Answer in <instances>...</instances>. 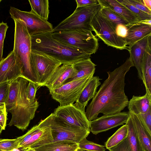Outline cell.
Listing matches in <instances>:
<instances>
[{
  "label": "cell",
  "instance_id": "cell-33",
  "mask_svg": "<svg viewBox=\"0 0 151 151\" xmlns=\"http://www.w3.org/2000/svg\"><path fill=\"white\" fill-rule=\"evenodd\" d=\"M19 139H0V151H12L14 148L18 149Z\"/></svg>",
  "mask_w": 151,
  "mask_h": 151
},
{
  "label": "cell",
  "instance_id": "cell-12",
  "mask_svg": "<svg viewBox=\"0 0 151 151\" xmlns=\"http://www.w3.org/2000/svg\"><path fill=\"white\" fill-rule=\"evenodd\" d=\"M53 113L71 126L90 131V121L87 118L85 111L77 107L74 104L59 106Z\"/></svg>",
  "mask_w": 151,
  "mask_h": 151
},
{
  "label": "cell",
  "instance_id": "cell-42",
  "mask_svg": "<svg viewBox=\"0 0 151 151\" xmlns=\"http://www.w3.org/2000/svg\"><path fill=\"white\" fill-rule=\"evenodd\" d=\"M116 31L117 34L119 36L123 38L127 35V28L126 25H119L116 26Z\"/></svg>",
  "mask_w": 151,
  "mask_h": 151
},
{
  "label": "cell",
  "instance_id": "cell-27",
  "mask_svg": "<svg viewBox=\"0 0 151 151\" xmlns=\"http://www.w3.org/2000/svg\"><path fill=\"white\" fill-rule=\"evenodd\" d=\"M31 7V11L40 17L47 20L50 13L48 0L28 1Z\"/></svg>",
  "mask_w": 151,
  "mask_h": 151
},
{
  "label": "cell",
  "instance_id": "cell-49",
  "mask_svg": "<svg viewBox=\"0 0 151 151\" xmlns=\"http://www.w3.org/2000/svg\"><path fill=\"white\" fill-rule=\"evenodd\" d=\"M108 150H109V151H113L111 149H108Z\"/></svg>",
  "mask_w": 151,
  "mask_h": 151
},
{
  "label": "cell",
  "instance_id": "cell-4",
  "mask_svg": "<svg viewBox=\"0 0 151 151\" xmlns=\"http://www.w3.org/2000/svg\"><path fill=\"white\" fill-rule=\"evenodd\" d=\"M19 79L18 94L14 106L8 112L12 115L8 125L9 126H14L24 131L34 118L39 104L36 98L33 102L28 101L26 94L28 81L21 76H19Z\"/></svg>",
  "mask_w": 151,
  "mask_h": 151
},
{
  "label": "cell",
  "instance_id": "cell-1",
  "mask_svg": "<svg viewBox=\"0 0 151 151\" xmlns=\"http://www.w3.org/2000/svg\"><path fill=\"white\" fill-rule=\"evenodd\" d=\"M133 66L130 56L113 71L107 72V78L87 107L85 114L89 121L97 119L100 113L104 115L114 114L121 112L127 106L129 100L124 91L125 76Z\"/></svg>",
  "mask_w": 151,
  "mask_h": 151
},
{
  "label": "cell",
  "instance_id": "cell-13",
  "mask_svg": "<svg viewBox=\"0 0 151 151\" xmlns=\"http://www.w3.org/2000/svg\"><path fill=\"white\" fill-rule=\"evenodd\" d=\"M129 111L122 112L116 114L104 115L90 121V132L94 134L108 130L127 121L129 116Z\"/></svg>",
  "mask_w": 151,
  "mask_h": 151
},
{
  "label": "cell",
  "instance_id": "cell-37",
  "mask_svg": "<svg viewBox=\"0 0 151 151\" xmlns=\"http://www.w3.org/2000/svg\"><path fill=\"white\" fill-rule=\"evenodd\" d=\"M8 26L3 21L0 23V62L3 59L4 42Z\"/></svg>",
  "mask_w": 151,
  "mask_h": 151
},
{
  "label": "cell",
  "instance_id": "cell-24",
  "mask_svg": "<svg viewBox=\"0 0 151 151\" xmlns=\"http://www.w3.org/2000/svg\"><path fill=\"white\" fill-rule=\"evenodd\" d=\"M144 151H151V135L143 126L137 115L129 112Z\"/></svg>",
  "mask_w": 151,
  "mask_h": 151
},
{
  "label": "cell",
  "instance_id": "cell-50",
  "mask_svg": "<svg viewBox=\"0 0 151 151\" xmlns=\"http://www.w3.org/2000/svg\"><path fill=\"white\" fill-rule=\"evenodd\" d=\"M2 1V0H0V2Z\"/></svg>",
  "mask_w": 151,
  "mask_h": 151
},
{
  "label": "cell",
  "instance_id": "cell-26",
  "mask_svg": "<svg viewBox=\"0 0 151 151\" xmlns=\"http://www.w3.org/2000/svg\"><path fill=\"white\" fill-rule=\"evenodd\" d=\"M125 124L127 126L128 130L127 138L132 151H144L129 114Z\"/></svg>",
  "mask_w": 151,
  "mask_h": 151
},
{
  "label": "cell",
  "instance_id": "cell-14",
  "mask_svg": "<svg viewBox=\"0 0 151 151\" xmlns=\"http://www.w3.org/2000/svg\"><path fill=\"white\" fill-rule=\"evenodd\" d=\"M29 130V139L21 148L22 150L29 147L35 148L53 141L51 127L44 119Z\"/></svg>",
  "mask_w": 151,
  "mask_h": 151
},
{
  "label": "cell",
  "instance_id": "cell-46",
  "mask_svg": "<svg viewBox=\"0 0 151 151\" xmlns=\"http://www.w3.org/2000/svg\"><path fill=\"white\" fill-rule=\"evenodd\" d=\"M12 151H20L18 148H14L13 149Z\"/></svg>",
  "mask_w": 151,
  "mask_h": 151
},
{
  "label": "cell",
  "instance_id": "cell-35",
  "mask_svg": "<svg viewBox=\"0 0 151 151\" xmlns=\"http://www.w3.org/2000/svg\"><path fill=\"white\" fill-rule=\"evenodd\" d=\"M26 90V94L27 100L30 102L34 101L37 88L39 87L34 83L28 81Z\"/></svg>",
  "mask_w": 151,
  "mask_h": 151
},
{
  "label": "cell",
  "instance_id": "cell-31",
  "mask_svg": "<svg viewBox=\"0 0 151 151\" xmlns=\"http://www.w3.org/2000/svg\"><path fill=\"white\" fill-rule=\"evenodd\" d=\"M80 149L86 151H106L104 146L87 140L85 138L78 143Z\"/></svg>",
  "mask_w": 151,
  "mask_h": 151
},
{
  "label": "cell",
  "instance_id": "cell-17",
  "mask_svg": "<svg viewBox=\"0 0 151 151\" xmlns=\"http://www.w3.org/2000/svg\"><path fill=\"white\" fill-rule=\"evenodd\" d=\"M151 35L147 36L128 48L134 66L136 68L139 79L142 80L141 70V63L145 50L150 42Z\"/></svg>",
  "mask_w": 151,
  "mask_h": 151
},
{
  "label": "cell",
  "instance_id": "cell-47",
  "mask_svg": "<svg viewBox=\"0 0 151 151\" xmlns=\"http://www.w3.org/2000/svg\"><path fill=\"white\" fill-rule=\"evenodd\" d=\"M3 130V129L2 127L0 126V134L2 130Z\"/></svg>",
  "mask_w": 151,
  "mask_h": 151
},
{
  "label": "cell",
  "instance_id": "cell-21",
  "mask_svg": "<svg viewBox=\"0 0 151 151\" xmlns=\"http://www.w3.org/2000/svg\"><path fill=\"white\" fill-rule=\"evenodd\" d=\"M101 5L107 6L124 18L129 23L141 21L140 18L117 0H98Z\"/></svg>",
  "mask_w": 151,
  "mask_h": 151
},
{
  "label": "cell",
  "instance_id": "cell-6",
  "mask_svg": "<svg viewBox=\"0 0 151 151\" xmlns=\"http://www.w3.org/2000/svg\"><path fill=\"white\" fill-rule=\"evenodd\" d=\"M101 7V5L99 3L93 5L76 7L70 15L53 28L50 33L73 29L92 32L91 22Z\"/></svg>",
  "mask_w": 151,
  "mask_h": 151
},
{
  "label": "cell",
  "instance_id": "cell-28",
  "mask_svg": "<svg viewBox=\"0 0 151 151\" xmlns=\"http://www.w3.org/2000/svg\"><path fill=\"white\" fill-rule=\"evenodd\" d=\"M101 6L99 12L116 27L119 25H126L129 23L124 18L109 7Z\"/></svg>",
  "mask_w": 151,
  "mask_h": 151
},
{
  "label": "cell",
  "instance_id": "cell-9",
  "mask_svg": "<svg viewBox=\"0 0 151 151\" xmlns=\"http://www.w3.org/2000/svg\"><path fill=\"white\" fill-rule=\"evenodd\" d=\"M93 74L65 83L58 88L49 90L52 97L59 103L60 106L73 104L78 100Z\"/></svg>",
  "mask_w": 151,
  "mask_h": 151
},
{
  "label": "cell",
  "instance_id": "cell-40",
  "mask_svg": "<svg viewBox=\"0 0 151 151\" xmlns=\"http://www.w3.org/2000/svg\"><path fill=\"white\" fill-rule=\"evenodd\" d=\"M7 112L5 105L0 106V126L5 130L7 119Z\"/></svg>",
  "mask_w": 151,
  "mask_h": 151
},
{
  "label": "cell",
  "instance_id": "cell-22",
  "mask_svg": "<svg viewBox=\"0 0 151 151\" xmlns=\"http://www.w3.org/2000/svg\"><path fill=\"white\" fill-rule=\"evenodd\" d=\"M141 70L146 92L151 96V41L149 43L142 60Z\"/></svg>",
  "mask_w": 151,
  "mask_h": 151
},
{
  "label": "cell",
  "instance_id": "cell-2",
  "mask_svg": "<svg viewBox=\"0 0 151 151\" xmlns=\"http://www.w3.org/2000/svg\"><path fill=\"white\" fill-rule=\"evenodd\" d=\"M31 37V50L51 57L62 64L72 65L91 57L89 54L56 40L50 32L38 34Z\"/></svg>",
  "mask_w": 151,
  "mask_h": 151
},
{
  "label": "cell",
  "instance_id": "cell-39",
  "mask_svg": "<svg viewBox=\"0 0 151 151\" xmlns=\"http://www.w3.org/2000/svg\"><path fill=\"white\" fill-rule=\"evenodd\" d=\"M127 1L139 9L151 15V10L146 7L141 0H127Z\"/></svg>",
  "mask_w": 151,
  "mask_h": 151
},
{
  "label": "cell",
  "instance_id": "cell-32",
  "mask_svg": "<svg viewBox=\"0 0 151 151\" xmlns=\"http://www.w3.org/2000/svg\"><path fill=\"white\" fill-rule=\"evenodd\" d=\"M117 0L138 16L141 21L145 20L151 19V15L139 9L128 2L127 0Z\"/></svg>",
  "mask_w": 151,
  "mask_h": 151
},
{
  "label": "cell",
  "instance_id": "cell-44",
  "mask_svg": "<svg viewBox=\"0 0 151 151\" xmlns=\"http://www.w3.org/2000/svg\"><path fill=\"white\" fill-rule=\"evenodd\" d=\"M140 22L146 24L151 25V19L145 20Z\"/></svg>",
  "mask_w": 151,
  "mask_h": 151
},
{
  "label": "cell",
  "instance_id": "cell-36",
  "mask_svg": "<svg viewBox=\"0 0 151 151\" xmlns=\"http://www.w3.org/2000/svg\"><path fill=\"white\" fill-rule=\"evenodd\" d=\"M10 82H5L0 84V106L5 105L6 100Z\"/></svg>",
  "mask_w": 151,
  "mask_h": 151
},
{
  "label": "cell",
  "instance_id": "cell-18",
  "mask_svg": "<svg viewBox=\"0 0 151 151\" xmlns=\"http://www.w3.org/2000/svg\"><path fill=\"white\" fill-rule=\"evenodd\" d=\"M73 70L71 65L63 64L56 70L44 86L49 90L60 87L71 76Z\"/></svg>",
  "mask_w": 151,
  "mask_h": 151
},
{
  "label": "cell",
  "instance_id": "cell-7",
  "mask_svg": "<svg viewBox=\"0 0 151 151\" xmlns=\"http://www.w3.org/2000/svg\"><path fill=\"white\" fill-rule=\"evenodd\" d=\"M91 26L96 36L108 46L128 50L124 39L117 34L116 27L99 12L92 20Z\"/></svg>",
  "mask_w": 151,
  "mask_h": 151
},
{
  "label": "cell",
  "instance_id": "cell-16",
  "mask_svg": "<svg viewBox=\"0 0 151 151\" xmlns=\"http://www.w3.org/2000/svg\"><path fill=\"white\" fill-rule=\"evenodd\" d=\"M126 26L127 35L123 39L127 49L142 38L151 35V25L138 22L128 23Z\"/></svg>",
  "mask_w": 151,
  "mask_h": 151
},
{
  "label": "cell",
  "instance_id": "cell-10",
  "mask_svg": "<svg viewBox=\"0 0 151 151\" xmlns=\"http://www.w3.org/2000/svg\"><path fill=\"white\" fill-rule=\"evenodd\" d=\"M11 17L14 20L20 19L25 23L30 36L38 34L51 32L53 29L51 23L43 19L31 11H21L11 6L9 10Z\"/></svg>",
  "mask_w": 151,
  "mask_h": 151
},
{
  "label": "cell",
  "instance_id": "cell-23",
  "mask_svg": "<svg viewBox=\"0 0 151 151\" xmlns=\"http://www.w3.org/2000/svg\"><path fill=\"white\" fill-rule=\"evenodd\" d=\"M129 112L136 115L147 112L151 107V96L147 93L141 96H133L127 105Z\"/></svg>",
  "mask_w": 151,
  "mask_h": 151
},
{
  "label": "cell",
  "instance_id": "cell-38",
  "mask_svg": "<svg viewBox=\"0 0 151 151\" xmlns=\"http://www.w3.org/2000/svg\"><path fill=\"white\" fill-rule=\"evenodd\" d=\"M110 149L113 151H132L127 137L119 143Z\"/></svg>",
  "mask_w": 151,
  "mask_h": 151
},
{
  "label": "cell",
  "instance_id": "cell-19",
  "mask_svg": "<svg viewBox=\"0 0 151 151\" xmlns=\"http://www.w3.org/2000/svg\"><path fill=\"white\" fill-rule=\"evenodd\" d=\"M71 65L73 69L72 73L64 83L94 74L96 65L90 58L74 63Z\"/></svg>",
  "mask_w": 151,
  "mask_h": 151
},
{
  "label": "cell",
  "instance_id": "cell-30",
  "mask_svg": "<svg viewBox=\"0 0 151 151\" xmlns=\"http://www.w3.org/2000/svg\"><path fill=\"white\" fill-rule=\"evenodd\" d=\"M128 130L126 124L118 129L106 142L105 146L109 149L117 145L127 137Z\"/></svg>",
  "mask_w": 151,
  "mask_h": 151
},
{
  "label": "cell",
  "instance_id": "cell-8",
  "mask_svg": "<svg viewBox=\"0 0 151 151\" xmlns=\"http://www.w3.org/2000/svg\"><path fill=\"white\" fill-rule=\"evenodd\" d=\"M44 119L51 127L53 141H69L78 144L86 138L90 132L64 123L53 113Z\"/></svg>",
  "mask_w": 151,
  "mask_h": 151
},
{
  "label": "cell",
  "instance_id": "cell-29",
  "mask_svg": "<svg viewBox=\"0 0 151 151\" xmlns=\"http://www.w3.org/2000/svg\"><path fill=\"white\" fill-rule=\"evenodd\" d=\"M19 76L10 82L7 99L5 103L8 112L14 106L17 99L19 88Z\"/></svg>",
  "mask_w": 151,
  "mask_h": 151
},
{
  "label": "cell",
  "instance_id": "cell-34",
  "mask_svg": "<svg viewBox=\"0 0 151 151\" xmlns=\"http://www.w3.org/2000/svg\"><path fill=\"white\" fill-rule=\"evenodd\" d=\"M137 115L143 126L151 135V107L147 112Z\"/></svg>",
  "mask_w": 151,
  "mask_h": 151
},
{
  "label": "cell",
  "instance_id": "cell-3",
  "mask_svg": "<svg viewBox=\"0 0 151 151\" xmlns=\"http://www.w3.org/2000/svg\"><path fill=\"white\" fill-rule=\"evenodd\" d=\"M14 20L15 31L13 50L16 63L20 70L21 76L39 87L37 75L32 65L30 60L31 36L23 21L19 19Z\"/></svg>",
  "mask_w": 151,
  "mask_h": 151
},
{
  "label": "cell",
  "instance_id": "cell-45",
  "mask_svg": "<svg viewBox=\"0 0 151 151\" xmlns=\"http://www.w3.org/2000/svg\"><path fill=\"white\" fill-rule=\"evenodd\" d=\"M23 151H37L34 148L29 147L22 150Z\"/></svg>",
  "mask_w": 151,
  "mask_h": 151
},
{
  "label": "cell",
  "instance_id": "cell-5",
  "mask_svg": "<svg viewBox=\"0 0 151 151\" xmlns=\"http://www.w3.org/2000/svg\"><path fill=\"white\" fill-rule=\"evenodd\" d=\"M51 33L56 40L91 55L95 53L99 47L98 39L91 31L73 29Z\"/></svg>",
  "mask_w": 151,
  "mask_h": 151
},
{
  "label": "cell",
  "instance_id": "cell-48",
  "mask_svg": "<svg viewBox=\"0 0 151 151\" xmlns=\"http://www.w3.org/2000/svg\"><path fill=\"white\" fill-rule=\"evenodd\" d=\"M84 151V150H81L80 149H78V150H76V151Z\"/></svg>",
  "mask_w": 151,
  "mask_h": 151
},
{
  "label": "cell",
  "instance_id": "cell-43",
  "mask_svg": "<svg viewBox=\"0 0 151 151\" xmlns=\"http://www.w3.org/2000/svg\"><path fill=\"white\" fill-rule=\"evenodd\" d=\"M142 3L147 8L151 10V0H141Z\"/></svg>",
  "mask_w": 151,
  "mask_h": 151
},
{
  "label": "cell",
  "instance_id": "cell-15",
  "mask_svg": "<svg viewBox=\"0 0 151 151\" xmlns=\"http://www.w3.org/2000/svg\"><path fill=\"white\" fill-rule=\"evenodd\" d=\"M20 76V70L16 63L14 53L12 50L0 62V84L10 82Z\"/></svg>",
  "mask_w": 151,
  "mask_h": 151
},
{
  "label": "cell",
  "instance_id": "cell-20",
  "mask_svg": "<svg viewBox=\"0 0 151 151\" xmlns=\"http://www.w3.org/2000/svg\"><path fill=\"white\" fill-rule=\"evenodd\" d=\"M100 80L98 76H93L74 104L76 106L85 111V107L88 101L93 98L97 92L98 87L101 84Z\"/></svg>",
  "mask_w": 151,
  "mask_h": 151
},
{
  "label": "cell",
  "instance_id": "cell-11",
  "mask_svg": "<svg viewBox=\"0 0 151 151\" xmlns=\"http://www.w3.org/2000/svg\"><path fill=\"white\" fill-rule=\"evenodd\" d=\"M30 60L37 76L39 87L44 86L62 64L55 59L39 52L31 50Z\"/></svg>",
  "mask_w": 151,
  "mask_h": 151
},
{
  "label": "cell",
  "instance_id": "cell-25",
  "mask_svg": "<svg viewBox=\"0 0 151 151\" xmlns=\"http://www.w3.org/2000/svg\"><path fill=\"white\" fill-rule=\"evenodd\" d=\"M37 151H76L78 144L69 141H53L34 148Z\"/></svg>",
  "mask_w": 151,
  "mask_h": 151
},
{
  "label": "cell",
  "instance_id": "cell-41",
  "mask_svg": "<svg viewBox=\"0 0 151 151\" xmlns=\"http://www.w3.org/2000/svg\"><path fill=\"white\" fill-rule=\"evenodd\" d=\"M77 7L98 4V0H76Z\"/></svg>",
  "mask_w": 151,
  "mask_h": 151
}]
</instances>
